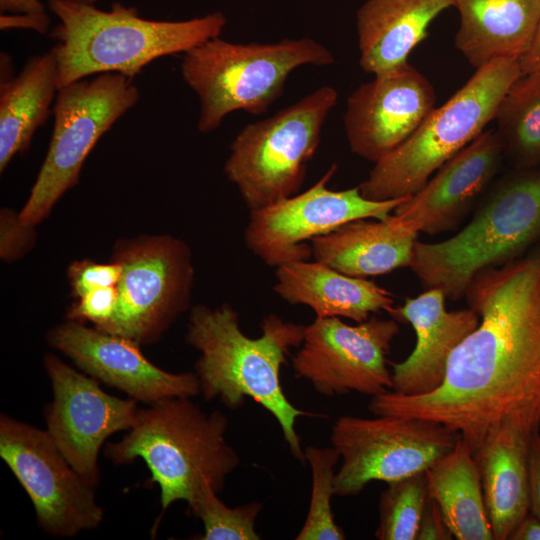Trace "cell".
Instances as JSON below:
<instances>
[{"mask_svg":"<svg viewBox=\"0 0 540 540\" xmlns=\"http://www.w3.org/2000/svg\"><path fill=\"white\" fill-rule=\"evenodd\" d=\"M464 297L479 324L453 351L442 384L424 395L374 396L368 410L442 423L474 452L500 423L529 434L539 429L540 244L480 271Z\"/></svg>","mask_w":540,"mask_h":540,"instance_id":"cell-1","label":"cell"},{"mask_svg":"<svg viewBox=\"0 0 540 540\" xmlns=\"http://www.w3.org/2000/svg\"><path fill=\"white\" fill-rule=\"evenodd\" d=\"M260 328L257 338L244 334L239 314L229 303L191 308L186 342L200 352L195 363L200 393L206 401L218 398L231 410L241 408L246 398L256 401L280 425L293 457L305 464L296 420L319 415L295 407L280 381L290 349L303 342L305 325L271 313L262 319Z\"/></svg>","mask_w":540,"mask_h":540,"instance_id":"cell-2","label":"cell"},{"mask_svg":"<svg viewBox=\"0 0 540 540\" xmlns=\"http://www.w3.org/2000/svg\"><path fill=\"white\" fill-rule=\"evenodd\" d=\"M48 7L59 20L50 33L56 41L59 88L101 73L134 78L158 58L220 37L227 24L220 11L170 21L143 18L120 2L110 10L68 0H48Z\"/></svg>","mask_w":540,"mask_h":540,"instance_id":"cell-3","label":"cell"},{"mask_svg":"<svg viewBox=\"0 0 540 540\" xmlns=\"http://www.w3.org/2000/svg\"><path fill=\"white\" fill-rule=\"evenodd\" d=\"M226 415L210 413L191 397H170L139 408L131 429L118 442L105 445L104 456L115 465L141 458L160 488L161 513L178 500L189 504L206 485L220 493L229 474L240 464L226 440Z\"/></svg>","mask_w":540,"mask_h":540,"instance_id":"cell-4","label":"cell"},{"mask_svg":"<svg viewBox=\"0 0 540 540\" xmlns=\"http://www.w3.org/2000/svg\"><path fill=\"white\" fill-rule=\"evenodd\" d=\"M540 244V166L515 169L490 190L471 221L435 243L416 241L411 270L423 290L465 296L480 271L515 260Z\"/></svg>","mask_w":540,"mask_h":540,"instance_id":"cell-5","label":"cell"},{"mask_svg":"<svg viewBox=\"0 0 540 540\" xmlns=\"http://www.w3.org/2000/svg\"><path fill=\"white\" fill-rule=\"evenodd\" d=\"M334 62L326 46L308 37L273 43H233L217 37L183 53L180 71L200 100L197 128L209 133L234 111L265 113L295 69Z\"/></svg>","mask_w":540,"mask_h":540,"instance_id":"cell-6","label":"cell"},{"mask_svg":"<svg viewBox=\"0 0 540 540\" xmlns=\"http://www.w3.org/2000/svg\"><path fill=\"white\" fill-rule=\"evenodd\" d=\"M522 75L517 59H496L478 69L415 132L374 163L359 185L364 197L384 201L411 196L494 120L511 84Z\"/></svg>","mask_w":540,"mask_h":540,"instance_id":"cell-7","label":"cell"},{"mask_svg":"<svg viewBox=\"0 0 540 540\" xmlns=\"http://www.w3.org/2000/svg\"><path fill=\"white\" fill-rule=\"evenodd\" d=\"M338 92L323 85L274 115L246 125L224 165L249 211L289 198L304 182Z\"/></svg>","mask_w":540,"mask_h":540,"instance_id":"cell-8","label":"cell"},{"mask_svg":"<svg viewBox=\"0 0 540 540\" xmlns=\"http://www.w3.org/2000/svg\"><path fill=\"white\" fill-rule=\"evenodd\" d=\"M139 97L133 78L119 73L97 74L58 89L49 148L19 213L24 224L35 226L42 221L77 184L88 154Z\"/></svg>","mask_w":540,"mask_h":540,"instance_id":"cell-9","label":"cell"},{"mask_svg":"<svg viewBox=\"0 0 540 540\" xmlns=\"http://www.w3.org/2000/svg\"><path fill=\"white\" fill-rule=\"evenodd\" d=\"M113 260L122 265L118 304L97 329L140 346L157 342L190 306L194 267L189 246L165 235L120 240Z\"/></svg>","mask_w":540,"mask_h":540,"instance_id":"cell-10","label":"cell"},{"mask_svg":"<svg viewBox=\"0 0 540 540\" xmlns=\"http://www.w3.org/2000/svg\"><path fill=\"white\" fill-rule=\"evenodd\" d=\"M345 415L332 426L331 444L342 460L335 495H358L372 481L386 483L425 471L450 451L460 434L417 417Z\"/></svg>","mask_w":540,"mask_h":540,"instance_id":"cell-11","label":"cell"},{"mask_svg":"<svg viewBox=\"0 0 540 540\" xmlns=\"http://www.w3.org/2000/svg\"><path fill=\"white\" fill-rule=\"evenodd\" d=\"M0 457L29 496L45 533L73 537L103 521L95 488L74 470L47 430L1 414Z\"/></svg>","mask_w":540,"mask_h":540,"instance_id":"cell-12","label":"cell"},{"mask_svg":"<svg viewBox=\"0 0 540 540\" xmlns=\"http://www.w3.org/2000/svg\"><path fill=\"white\" fill-rule=\"evenodd\" d=\"M337 165L333 164L306 191L250 211L244 229L247 248L265 264L309 260L307 241L328 234L339 226L361 218L386 219L407 197L375 201L367 199L359 186L344 190L328 187Z\"/></svg>","mask_w":540,"mask_h":540,"instance_id":"cell-13","label":"cell"},{"mask_svg":"<svg viewBox=\"0 0 540 540\" xmlns=\"http://www.w3.org/2000/svg\"><path fill=\"white\" fill-rule=\"evenodd\" d=\"M399 331L393 318L370 316L356 325L338 317L315 318L304 328L292 369L323 396L384 394L393 390L387 355Z\"/></svg>","mask_w":540,"mask_h":540,"instance_id":"cell-14","label":"cell"},{"mask_svg":"<svg viewBox=\"0 0 540 540\" xmlns=\"http://www.w3.org/2000/svg\"><path fill=\"white\" fill-rule=\"evenodd\" d=\"M43 364L53 392L44 412L47 432L74 470L96 489L100 449L112 434L131 429L138 402L108 394L97 379L54 354H46Z\"/></svg>","mask_w":540,"mask_h":540,"instance_id":"cell-15","label":"cell"},{"mask_svg":"<svg viewBox=\"0 0 540 540\" xmlns=\"http://www.w3.org/2000/svg\"><path fill=\"white\" fill-rule=\"evenodd\" d=\"M435 102L432 84L410 63L374 76L347 99L344 128L351 152L377 162L415 132Z\"/></svg>","mask_w":540,"mask_h":540,"instance_id":"cell-16","label":"cell"},{"mask_svg":"<svg viewBox=\"0 0 540 540\" xmlns=\"http://www.w3.org/2000/svg\"><path fill=\"white\" fill-rule=\"evenodd\" d=\"M50 346L69 357L84 373L147 404L200 393L195 372L172 373L150 362L136 342L83 323L67 321L47 333Z\"/></svg>","mask_w":540,"mask_h":540,"instance_id":"cell-17","label":"cell"},{"mask_svg":"<svg viewBox=\"0 0 540 540\" xmlns=\"http://www.w3.org/2000/svg\"><path fill=\"white\" fill-rule=\"evenodd\" d=\"M504 156L496 130H485L399 204L393 214L417 232L429 235L456 229L495 178Z\"/></svg>","mask_w":540,"mask_h":540,"instance_id":"cell-18","label":"cell"},{"mask_svg":"<svg viewBox=\"0 0 540 540\" xmlns=\"http://www.w3.org/2000/svg\"><path fill=\"white\" fill-rule=\"evenodd\" d=\"M446 299L441 290H423L387 311L396 321L408 322L416 335L411 354L393 366V391L417 396L437 389L453 351L478 326L479 316L473 309L448 311Z\"/></svg>","mask_w":540,"mask_h":540,"instance_id":"cell-19","label":"cell"},{"mask_svg":"<svg viewBox=\"0 0 540 540\" xmlns=\"http://www.w3.org/2000/svg\"><path fill=\"white\" fill-rule=\"evenodd\" d=\"M529 433L503 422L473 452L493 539L510 540L530 513Z\"/></svg>","mask_w":540,"mask_h":540,"instance_id":"cell-20","label":"cell"},{"mask_svg":"<svg viewBox=\"0 0 540 540\" xmlns=\"http://www.w3.org/2000/svg\"><path fill=\"white\" fill-rule=\"evenodd\" d=\"M418 233L393 213L356 219L314 238L312 257L349 276L382 275L411 266Z\"/></svg>","mask_w":540,"mask_h":540,"instance_id":"cell-21","label":"cell"},{"mask_svg":"<svg viewBox=\"0 0 540 540\" xmlns=\"http://www.w3.org/2000/svg\"><path fill=\"white\" fill-rule=\"evenodd\" d=\"M275 293L292 305L310 307L316 318H348L357 323L394 306L392 293L372 280L341 273L318 261H291L276 267Z\"/></svg>","mask_w":540,"mask_h":540,"instance_id":"cell-22","label":"cell"},{"mask_svg":"<svg viewBox=\"0 0 540 540\" xmlns=\"http://www.w3.org/2000/svg\"><path fill=\"white\" fill-rule=\"evenodd\" d=\"M453 0H367L356 13L359 64L376 75L408 62L431 23Z\"/></svg>","mask_w":540,"mask_h":540,"instance_id":"cell-23","label":"cell"},{"mask_svg":"<svg viewBox=\"0 0 540 540\" xmlns=\"http://www.w3.org/2000/svg\"><path fill=\"white\" fill-rule=\"evenodd\" d=\"M0 171L26 150L36 130L45 124L58 93V61L50 51L30 57L13 75L11 57L0 58Z\"/></svg>","mask_w":540,"mask_h":540,"instance_id":"cell-24","label":"cell"},{"mask_svg":"<svg viewBox=\"0 0 540 540\" xmlns=\"http://www.w3.org/2000/svg\"><path fill=\"white\" fill-rule=\"evenodd\" d=\"M460 15L454 44L476 69L500 58L519 59L540 18V0H453Z\"/></svg>","mask_w":540,"mask_h":540,"instance_id":"cell-25","label":"cell"},{"mask_svg":"<svg viewBox=\"0 0 540 540\" xmlns=\"http://www.w3.org/2000/svg\"><path fill=\"white\" fill-rule=\"evenodd\" d=\"M430 500L435 501L457 540H493L481 478L469 443L455 446L425 470Z\"/></svg>","mask_w":540,"mask_h":540,"instance_id":"cell-26","label":"cell"},{"mask_svg":"<svg viewBox=\"0 0 540 540\" xmlns=\"http://www.w3.org/2000/svg\"><path fill=\"white\" fill-rule=\"evenodd\" d=\"M494 120L515 169L540 166V74H522L501 99Z\"/></svg>","mask_w":540,"mask_h":540,"instance_id":"cell-27","label":"cell"},{"mask_svg":"<svg viewBox=\"0 0 540 540\" xmlns=\"http://www.w3.org/2000/svg\"><path fill=\"white\" fill-rule=\"evenodd\" d=\"M379 500V540H417L429 502L425 471L387 483Z\"/></svg>","mask_w":540,"mask_h":540,"instance_id":"cell-28","label":"cell"},{"mask_svg":"<svg viewBox=\"0 0 540 540\" xmlns=\"http://www.w3.org/2000/svg\"><path fill=\"white\" fill-rule=\"evenodd\" d=\"M305 460L311 468L312 491L305 522L296 540H343L345 534L335 522L331 499L335 495V465L340 460L332 447L307 446Z\"/></svg>","mask_w":540,"mask_h":540,"instance_id":"cell-29","label":"cell"},{"mask_svg":"<svg viewBox=\"0 0 540 540\" xmlns=\"http://www.w3.org/2000/svg\"><path fill=\"white\" fill-rule=\"evenodd\" d=\"M210 485L204 486L188 504L191 514L203 523L201 540H259L255 522L262 510V503L249 502L231 508L227 506Z\"/></svg>","mask_w":540,"mask_h":540,"instance_id":"cell-30","label":"cell"},{"mask_svg":"<svg viewBox=\"0 0 540 540\" xmlns=\"http://www.w3.org/2000/svg\"><path fill=\"white\" fill-rule=\"evenodd\" d=\"M67 273L72 294L78 298L96 289L117 286L122 275V265L114 260L111 263L75 261Z\"/></svg>","mask_w":540,"mask_h":540,"instance_id":"cell-31","label":"cell"},{"mask_svg":"<svg viewBox=\"0 0 540 540\" xmlns=\"http://www.w3.org/2000/svg\"><path fill=\"white\" fill-rule=\"evenodd\" d=\"M118 304L117 286L93 290L77 298L67 311L68 321L91 322L99 328L108 322Z\"/></svg>","mask_w":540,"mask_h":540,"instance_id":"cell-32","label":"cell"},{"mask_svg":"<svg viewBox=\"0 0 540 540\" xmlns=\"http://www.w3.org/2000/svg\"><path fill=\"white\" fill-rule=\"evenodd\" d=\"M34 226L24 224L19 214L10 209L1 210L0 255L7 262L19 259L34 245Z\"/></svg>","mask_w":540,"mask_h":540,"instance_id":"cell-33","label":"cell"},{"mask_svg":"<svg viewBox=\"0 0 540 540\" xmlns=\"http://www.w3.org/2000/svg\"><path fill=\"white\" fill-rule=\"evenodd\" d=\"M530 514L540 519V429L530 435L528 451Z\"/></svg>","mask_w":540,"mask_h":540,"instance_id":"cell-34","label":"cell"},{"mask_svg":"<svg viewBox=\"0 0 540 540\" xmlns=\"http://www.w3.org/2000/svg\"><path fill=\"white\" fill-rule=\"evenodd\" d=\"M454 538L438 504L429 499L423 514L417 540H450Z\"/></svg>","mask_w":540,"mask_h":540,"instance_id":"cell-35","label":"cell"},{"mask_svg":"<svg viewBox=\"0 0 540 540\" xmlns=\"http://www.w3.org/2000/svg\"><path fill=\"white\" fill-rule=\"evenodd\" d=\"M50 28V18L44 12L30 13H1L0 29H27L41 35L47 34Z\"/></svg>","mask_w":540,"mask_h":540,"instance_id":"cell-36","label":"cell"},{"mask_svg":"<svg viewBox=\"0 0 540 540\" xmlns=\"http://www.w3.org/2000/svg\"><path fill=\"white\" fill-rule=\"evenodd\" d=\"M522 74H540V18L529 47L518 59Z\"/></svg>","mask_w":540,"mask_h":540,"instance_id":"cell-37","label":"cell"},{"mask_svg":"<svg viewBox=\"0 0 540 540\" xmlns=\"http://www.w3.org/2000/svg\"><path fill=\"white\" fill-rule=\"evenodd\" d=\"M45 6L40 0H0L1 13L44 12Z\"/></svg>","mask_w":540,"mask_h":540,"instance_id":"cell-38","label":"cell"},{"mask_svg":"<svg viewBox=\"0 0 540 540\" xmlns=\"http://www.w3.org/2000/svg\"><path fill=\"white\" fill-rule=\"evenodd\" d=\"M510 540H540V519L529 513L516 528Z\"/></svg>","mask_w":540,"mask_h":540,"instance_id":"cell-39","label":"cell"},{"mask_svg":"<svg viewBox=\"0 0 540 540\" xmlns=\"http://www.w3.org/2000/svg\"><path fill=\"white\" fill-rule=\"evenodd\" d=\"M68 1L82 3V4H95L98 0H68Z\"/></svg>","mask_w":540,"mask_h":540,"instance_id":"cell-40","label":"cell"},{"mask_svg":"<svg viewBox=\"0 0 540 540\" xmlns=\"http://www.w3.org/2000/svg\"><path fill=\"white\" fill-rule=\"evenodd\" d=\"M539 429H540V423H539Z\"/></svg>","mask_w":540,"mask_h":540,"instance_id":"cell-41","label":"cell"}]
</instances>
